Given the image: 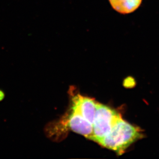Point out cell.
Segmentation results:
<instances>
[{
	"instance_id": "1",
	"label": "cell",
	"mask_w": 159,
	"mask_h": 159,
	"mask_svg": "<svg viewBox=\"0 0 159 159\" xmlns=\"http://www.w3.org/2000/svg\"><path fill=\"white\" fill-rule=\"evenodd\" d=\"M142 137L138 128L125 121L120 116L116 120L110 132L98 144L122 154L136 140Z\"/></svg>"
},
{
	"instance_id": "2",
	"label": "cell",
	"mask_w": 159,
	"mask_h": 159,
	"mask_svg": "<svg viewBox=\"0 0 159 159\" xmlns=\"http://www.w3.org/2000/svg\"><path fill=\"white\" fill-rule=\"evenodd\" d=\"M120 116L111 108L97 103L93 123V135L90 140L99 142L107 135Z\"/></svg>"
},
{
	"instance_id": "3",
	"label": "cell",
	"mask_w": 159,
	"mask_h": 159,
	"mask_svg": "<svg viewBox=\"0 0 159 159\" xmlns=\"http://www.w3.org/2000/svg\"><path fill=\"white\" fill-rule=\"evenodd\" d=\"M67 125L72 131L90 139L93 135V125L84 119L76 110L72 108Z\"/></svg>"
},
{
	"instance_id": "4",
	"label": "cell",
	"mask_w": 159,
	"mask_h": 159,
	"mask_svg": "<svg viewBox=\"0 0 159 159\" xmlns=\"http://www.w3.org/2000/svg\"><path fill=\"white\" fill-rule=\"evenodd\" d=\"M72 108L93 125L98 102L90 98L77 95L74 98Z\"/></svg>"
},
{
	"instance_id": "5",
	"label": "cell",
	"mask_w": 159,
	"mask_h": 159,
	"mask_svg": "<svg viewBox=\"0 0 159 159\" xmlns=\"http://www.w3.org/2000/svg\"><path fill=\"white\" fill-rule=\"evenodd\" d=\"M143 0H109L114 11L120 14H131L140 7Z\"/></svg>"
}]
</instances>
